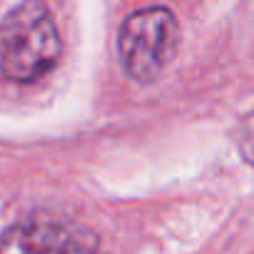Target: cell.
I'll return each instance as SVG.
<instances>
[{"label":"cell","mask_w":254,"mask_h":254,"mask_svg":"<svg viewBox=\"0 0 254 254\" xmlns=\"http://www.w3.org/2000/svg\"><path fill=\"white\" fill-rule=\"evenodd\" d=\"M60 33L40 0H25L0 23V72L13 82H35L60 60Z\"/></svg>","instance_id":"6da1fadb"},{"label":"cell","mask_w":254,"mask_h":254,"mask_svg":"<svg viewBox=\"0 0 254 254\" xmlns=\"http://www.w3.org/2000/svg\"><path fill=\"white\" fill-rule=\"evenodd\" d=\"M180 25L165 5H150L132 13L120 28L117 55L135 82H152L175 58Z\"/></svg>","instance_id":"7a4b0ae2"},{"label":"cell","mask_w":254,"mask_h":254,"mask_svg":"<svg viewBox=\"0 0 254 254\" xmlns=\"http://www.w3.org/2000/svg\"><path fill=\"white\" fill-rule=\"evenodd\" d=\"M0 254H107L97 239L55 219H28L0 237Z\"/></svg>","instance_id":"3957f363"}]
</instances>
